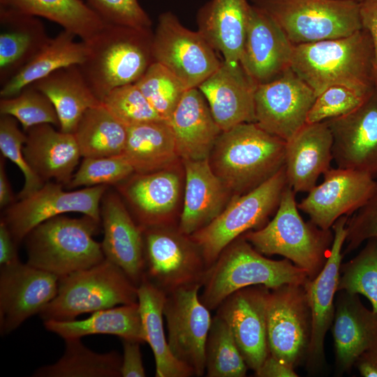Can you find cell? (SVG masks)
Instances as JSON below:
<instances>
[{"label":"cell","instance_id":"6da1fadb","mask_svg":"<svg viewBox=\"0 0 377 377\" xmlns=\"http://www.w3.org/2000/svg\"><path fill=\"white\" fill-rule=\"evenodd\" d=\"M374 65L371 37L361 29L346 37L294 45L290 68L316 96L340 85L366 97L376 88Z\"/></svg>","mask_w":377,"mask_h":377},{"label":"cell","instance_id":"7a4b0ae2","mask_svg":"<svg viewBox=\"0 0 377 377\" xmlns=\"http://www.w3.org/2000/svg\"><path fill=\"white\" fill-rule=\"evenodd\" d=\"M286 142L255 122L222 131L209 157L226 187L236 195L258 186L285 165Z\"/></svg>","mask_w":377,"mask_h":377},{"label":"cell","instance_id":"3957f363","mask_svg":"<svg viewBox=\"0 0 377 377\" xmlns=\"http://www.w3.org/2000/svg\"><path fill=\"white\" fill-rule=\"evenodd\" d=\"M151 29L105 24L84 42L87 54L78 65L101 101L113 89L135 83L154 62Z\"/></svg>","mask_w":377,"mask_h":377},{"label":"cell","instance_id":"277c9868","mask_svg":"<svg viewBox=\"0 0 377 377\" xmlns=\"http://www.w3.org/2000/svg\"><path fill=\"white\" fill-rule=\"evenodd\" d=\"M309 279L307 273L288 259L265 257L242 235L208 267L200 298L210 311L216 310L239 289L262 285L271 290L287 283L304 285Z\"/></svg>","mask_w":377,"mask_h":377},{"label":"cell","instance_id":"5b68a950","mask_svg":"<svg viewBox=\"0 0 377 377\" xmlns=\"http://www.w3.org/2000/svg\"><path fill=\"white\" fill-rule=\"evenodd\" d=\"M260 253L280 255L304 269L313 279L324 267L334 234L311 221L305 222L298 212L295 192L288 185L274 218L263 227L242 235Z\"/></svg>","mask_w":377,"mask_h":377},{"label":"cell","instance_id":"8992f818","mask_svg":"<svg viewBox=\"0 0 377 377\" xmlns=\"http://www.w3.org/2000/svg\"><path fill=\"white\" fill-rule=\"evenodd\" d=\"M101 223L83 215H59L32 229L24 237L27 263L60 277L92 267L105 259L94 237Z\"/></svg>","mask_w":377,"mask_h":377},{"label":"cell","instance_id":"52a82bcc","mask_svg":"<svg viewBox=\"0 0 377 377\" xmlns=\"http://www.w3.org/2000/svg\"><path fill=\"white\" fill-rule=\"evenodd\" d=\"M138 287L117 265L101 263L59 277L56 296L39 313L45 320H72L80 315L138 302Z\"/></svg>","mask_w":377,"mask_h":377},{"label":"cell","instance_id":"ba28073f","mask_svg":"<svg viewBox=\"0 0 377 377\" xmlns=\"http://www.w3.org/2000/svg\"><path fill=\"white\" fill-rule=\"evenodd\" d=\"M293 45L350 36L362 29L359 1L251 0Z\"/></svg>","mask_w":377,"mask_h":377},{"label":"cell","instance_id":"9c48e42d","mask_svg":"<svg viewBox=\"0 0 377 377\" xmlns=\"http://www.w3.org/2000/svg\"><path fill=\"white\" fill-rule=\"evenodd\" d=\"M288 185L283 166L251 191L235 195L216 218L190 235L200 248L207 267L238 237L265 226L268 217L276 211Z\"/></svg>","mask_w":377,"mask_h":377},{"label":"cell","instance_id":"30bf717a","mask_svg":"<svg viewBox=\"0 0 377 377\" xmlns=\"http://www.w3.org/2000/svg\"><path fill=\"white\" fill-rule=\"evenodd\" d=\"M144 278L166 295L182 287L202 285L208 269L202 252L190 235L170 226L142 230Z\"/></svg>","mask_w":377,"mask_h":377},{"label":"cell","instance_id":"8fae6325","mask_svg":"<svg viewBox=\"0 0 377 377\" xmlns=\"http://www.w3.org/2000/svg\"><path fill=\"white\" fill-rule=\"evenodd\" d=\"M152 55L154 61L167 68L187 89L198 88L222 62L200 31L186 28L171 12L158 17Z\"/></svg>","mask_w":377,"mask_h":377},{"label":"cell","instance_id":"7c38bea8","mask_svg":"<svg viewBox=\"0 0 377 377\" xmlns=\"http://www.w3.org/2000/svg\"><path fill=\"white\" fill-rule=\"evenodd\" d=\"M267 329L270 355L293 368L306 361L312 317L304 285L287 283L269 290Z\"/></svg>","mask_w":377,"mask_h":377},{"label":"cell","instance_id":"4fadbf2b","mask_svg":"<svg viewBox=\"0 0 377 377\" xmlns=\"http://www.w3.org/2000/svg\"><path fill=\"white\" fill-rule=\"evenodd\" d=\"M56 182H45L29 196L5 208L2 220L19 244L36 226L57 216L77 212L101 222L100 207L108 186L66 191Z\"/></svg>","mask_w":377,"mask_h":377},{"label":"cell","instance_id":"5bb4252c","mask_svg":"<svg viewBox=\"0 0 377 377\" xmlns=\"http://www.w3.org/2000/svg\"><path fill=\"white\" fill-rule=\"evenodd\" d=\"M201 288L200 283L178 288L166 295L163 306L169 347L195 376L205 373V344L212 320L200 300Z\"/></svg>","mask_w":377,"mask_h":377},{"label":"cell","instance_id":"9a60e30c","mask_svg":"<svg viewBox=\"0 0 377 377\" xmlns=\"http://www.w3.org/2000/svg\"><path fill=\"white\" fill-rule=\"evenodd\" d=\"M316 98L313 89L289 68L277 78L256 86L255 123L287 141L306 124Z\"/></svg>","mask_w":377,"mask_h":377},{"label":"cell","instance_id":"2e32d148","mask_svg":"<svg viewBox=\"0 0 377 377\" xmlns=\"http://www.w3.org/2000/svg\"><path fill=\"white\" fill-rule=\"evenodd\" d=\"M59 276L20 260L0 268V332L8 334L56 296Z\"/></svg>","mask_w":377,"mask_h":377},{"label":"cell","instance_id":"e0dca14e","mask_svg":"<svg viewBox=\"0 0 377 377\" xmlns=\"http://www.w3.org/2000/svg\"><path fill=\"white\" fill-rule=\"evenodd\" d=\"M323 177V182L297 205L299 209L323 229H330L339 217L355 213L377 191L375 177L364 172L330 168Z\"/></svg>","mask_w":377,"mask_h":377},{"label":"cell","instance_id":"ac0fdd59","mask_svg":"<svg viewBox=\"0 0 377 377\" xmlns=\"http://www.w3.org/2000/svg\"><path fill=\"white\" fill-rule=\"evenodd\" d=\"M268 288L251 286L227 297L216 315L228 325L249 369L256 371L269 355L267 309Z\"/></svg>","mask_w":377,"mask_h":377},{"label":"cell","instance_id":"d6986e66","mask_svg":"<svg viewBox=\"0 0 377 377\" xmlns=\"http://www.w3.org/2000/svg\"><path fill=\"white\" fill-rule=\"evenodd\" d=\"M324 121L332 135L338 168L377 176V87L351 112Z\"/></svg>","mask_w":377,"mask_h":377},{"label":"cell","instance_id":"ffe728a7","mask_svg":"<svg viewBox=\"0 0 377 377\" xmlns=\"http://www.w3.org/2000/svg\"><path fill=\"white\" fill-rule=\"evenodd\" d=\"M348 220V216H342L334 223V239L328 259L317 276L304 284L312 317L311 338L305 361L311 373L320 370L325 363L324 341L334 318Z\"/></svg>","mask_w":377,"mask_h":377},{"label":"cell","instance_id":"44dd1931","mask_svg":"<svg viewBox=\"0 0 377 377\" xmlns=\"http://www.w3.org/2000/svg\"><path fill=\"white\" fill-rule=\"evenodd\" d=\"M293 47L278 24L251 4L240 64L256 86L290 68Z\"/></svg>","mask_w":377,"mask_h":377},{"label":"cell","instance_id":"7402d4cb","mask_svg":"<svg viewBox=\"0 0 377 377\" xmlns=\"http://www.w3.org/2000/svg\"><path fill=\"white\" fill-rule=\"evenodd\" d=\"M105 258L121 268L138 287L144 278L143 231L120 196L108 188L100 207Z\"/></svg>","mask_w":377,"mask_h":377},{"label":"cell","instance_id":"603a6c76","mask_svg":"<svg viewBox=\"0 0 377 377\" xmlns=\"http://www.w3.org/2000/svg\"><path fill=\"white\" fill-rule=\"evenodd\" d=\"M256 88L241 64L233 66L223 60L198 87L222 131L242 123L255 122Z\"/></svg>","mask_w":377,"mask_h":377},{"label":"cell","instance_id":"cb8c5ba5","mask_svg":"<svg viewBox=\"0 0 377 377\" xmlns=\"http://www.w3.org/2000/svg\"><path fill=\"white\" fill-rule=\"evenodd\" d=\"M337 292L331 327L336 372L341 376L377 343V313L364 306L358 294L343 290Z\"/></svg>","mask_w":377,"mask_h":377},{"label":"cell","instance_id":"d4e9b609","mask_svg":"<svg viewBox=\"0 0 377 377\" xmlns=\"http://www.w3.org/2000/svg\"><path fill=\"white\" fill-rule=\"evenodd\" d=\"M333 138L325 121L306 124L286 142L288 184L295 193L309 192L330 169Z\"/></svg>","mask_w":377,"mask_h":377},{"label":"cell","instance_id":"484cf974","mask_svg":"<svg viewBox=\"0 0 377 377\" xmlns=\"http://www.w3.org/2000/svg\"><path fill=\"white\" fill-rule=\"evenodd\" d=\"M25 133L22 150L30 168L45 183L54 180L66 186L82 157L74 134L57 131L49 124L34 126Z\"/></svg>","mask_w":377,"mask_h":377},{"label":"cell","instance_id":"4316f807","mask_svg":"<svg viewBox=\"0 0 377 377\" xmlns=\"http://www.w3.org/2000/svg\"><path fill=\"white\" fill-rule=\"evenodd\" d=\"M117 190L128 202L137 217V223L145 228L170 226L168 219L179 195V178L168 169L134 173L117 184Z\"/></svg>","mask_w":377,"mask_h":377},{"label":"cell","instance_id":"83f0119b","mask_svg":"<svg viewBox=\"0 0 377 377\" xmlns=\"http://www.w3.org/2000/svg\"><path fill=\"white\" fill-rule=\"evenodd\" d=\"M168 122L182 161L209 158L222 132L198 88L186 90Z\"/></svg>","mask_w":377,"mask_h":377},{"label":"cell","instance_id":"f1b7e54d","mask_svg":"<svg viewBox=\"0 0 377 377\" xmlns=\"http://www.w3.org/2000/svg\"><path fill=\"white\" fill-rule=\"evenodd\" d=\"M186 182L179 230L191 235L216 218L230 192L213 171L209 158L184 160Z\"/></svg>","mask_w":377,"mask_h":377},{"label":"cell","instance_id":"f546056e","mask_svg":"<svg viewBox=\"0 0 377 377\" xmlns=\"http://www.w3.org/2000/svg\"><path fill=\"white\" fill-rule=\"evenodd\" d=\"M50 39L38 17L0 6V86L25 67Z\"/></svg>","mask_w":377,"mask_h":377},{"label":"cell","instance_id":"4dcf8cb0","mask_svg":"<svg viewBox=\"0 0 377 377\" xmlns=\"http://www.w3.org/2000/svg\"><path fill=\"white\" fill-rule=\"evenodd\" d=\"M250 7L248 0H210L198 11V31L228 64H240Z\"/></svg>","mask_w":377,"mask_h":377},{"label":"cell","instance_id":"1f68e13d","mask_svg":"<svg viewBox=\"0 0 377 377\" xmlns=\"http://www.w3.org/2000/svg\"><path fill=\"white\" fill-rule=\"evenodd\" d=\"M31 84L52 103L63 132L73 133L84 112L101 103L78 65L59 68Z\"/></svg>","mask_w":377,"mask_h":377},{"label":"cell","instance_id":"d6a6232c","mask_svg":"<svg viewBox=\"0 0 377 377\" xmlns=\"http://www.w3.org/2000/svg\"><path fill=\"white\" fill-rule=\"evenodd\" d=\"M138 303L145 342L154 354L156 377H190L193 370L172 354L163 327L166 294L143 279L138 286Z\"/></svg>","mask_w":377,"mask_h":377},{"label":"cell","instance_id":"836d02e7","mask_svg":"<svg viewBox=\"0 0 377 377\" xmlns=\"http://www.w3.org/2000/svg\"><path fill=\"white\" fill-rule=\"evenodd\" d=\"M43 324L64 339L110 334L121 340L145 342L138 302L99 310L84 320H45Z\"/></svg>","mask_w":377,"mask_h":377},{"label":"cell","instance_id":"e575fe53","mask_svg":"<svg viewBox=\"0 0 377 377\" xmlns=\"http://www.w3.org/2000/svg\"><path fill=\"white\" fill-rule=\"evenodd\" d=\"M123 154L138 174L168 169L179 158L172 131L165 120L128 127Z\"/></svg>","mask_w":377,"mask_h":377},{"label":"cell","instance_id":"d590c367","mask_svg":"<svg viewBox=\"0 0 377 377\" xmlns=\"http://www.w3.org/2000/svg\"><path fill=\"white\" fill-rule=\"evenodd\" d=\"M75 36L63 30L50 39L45 47L17 74L1 87L0 98L17 95L25 87L67 66L80 65L87 54L84 41H75Z\"/></svg>","mask_w":377,"mask_h":377},{"label":"cell","instance_id":"8d00e7d4","mask_svg":"<svg viewBox=\"0 0 377 377\" xmlns=\"http://www.w3.org/2000/svg\"><path fill=\"white\" fill-rule=\"evenodd\" d=\"M0 6L54 22L84 42L106 24L84 0H0Z\"/></svg>","mask_w":377,"mask_h":377},{"label":"cell","instance_id":"74e56055","mask_svg":"<svg viewBox=\"0 0 377 377\" xmlns=\"http://www.w3.org/2000/svg\"><path fill=\"white\" fill-rule=\"evenodd\" d=\"M82 157H103L124 154L128 128L101 103L88 109L73 133Z\"/></svg>","mask_w":377,"mask_h":377},{"label":"cell","instance_id":"f35d334b","mask_svg":"<svg viewBox=\"0 0 377 377\" xmlns=\"http://www.w3.org/2000/svg\"><path fill=\"white\" fill-rule=\"evenodd\" d=\"M65 350L54 363L38 368L34 377H121L122 357L117 351L96 353L80 339H66Z\"/></svg>","mask_w":377,"mask_h":377},{"label":"cell","instance_id":"ab89813d","mask_svg":"<svg viewBox=\"0 0 377 377\" xmlns=\"http://www.w3.org/2000/svg\"><path fill=\"white\" fill-rule=\"evenodd\" d=\"M248 367L227 323L216 315L205 344L207 377H244Z\"/></svg>","mask_w":377,"mask_h":377},{"label":"cell","instance_id":"60d3db41","mask_svg":"<svg viewBox=\"0 0 377 377\" xmlns=\"http://www.w3.org/2000/svg\"><path fill=\"white\" fill-rule=\"evenodd\" d=\"M135 84L159 116L167 121L188 89L171 71L156 61Z\"/></svg>","mask_w":377,"mask_h":377},{"label":"cell","instance_id":"b9f144b4","mask_svg":"<svg viewBox=\"0 0 377 377\" xmlns=\"http://www.w3.org/2000/svg\"><path fill=\"white\" fill-rule=\"evenodd\" d=\"M365 296L377 313V238L367 240L353 259L341 265L338 290Z\"/></svg>","mask_w":377,"mask_h":377},{"label":"cell","instance_id":"7bdbcfd3","mask_svg":"<svg viewBox=\"0 0 377 377\" xmlns=\"http://www.w3.org/2000/svg\"><path fill=\"white\" fill-rule=\"evenodd\" d=\"M0 114L15 118L24 132L43 124L59 128V121L52 103L33 84L25 87L15 96L1 98Z\"/></svg>","mask_w":377,"mask_h":377},{"label":"cell","instance_id":"ee69618b","mask_svg":"<svg viewBox=\"0 0 377 377\" xmlns=\"http://www.w3.org/2000/svg\"><path fill=\"white\" fill-rule=\"evenodd\" d=\"M134 173L133 166L124 154L84 157L66 188L117 185Z\"/></svg>","mask_w":377,"mask_h":377},{"label":"cell","instance_id":"f6af8a7d","mask_svg":"<svg viewBox=\"0 0 377 377\" xmlns=\"http://www.w3.org/2000/svg\"><path fill=\"white\" fill-rule=\"evenodd\" d=\"M109 112L127 128L164 120L134 84L117 87L101 101Z\"/></svg>","mask_w":377,"mask_h":377},{"label":"cell","instance_id":"bcb514c9","mask_svg":"<svg viewBox=\"0 0 377 377\" xmlns=\"http://www.w3.org/2000/svg\"><path fill=\"white\" fill-rule=\"evenodd\" d=\"M17 120L12 116L1 114L0 151L4 158L14 163L24 175V186L17 195L18 200L36 191L45 184L30 168L23 154L27 135L22 132Z\"/></svg>","mask_w":377,"mask_h":377},{"label":"cell","instance_id":"7dc6e473","mask_svg":"<svg viewBox=\"0 0 377 377\" xmlns=\"http://www.w3.org/2000/svg\"><path fill=\"white\" fill-rule=\"evenodd\" d=\"M366 97L343 86L330 87L316 96L307 114L306 124L346 114L360 105Z\"/></svg>","mask_w":377,"mask_h":377},{"label":"cell","instance_id":"c3c4849f","mask_svg":"<svg viewBox=\"0 0 377 377\" xmlns=\"http://www.w3.org/2000/svg\"><path fill=\"white\" fill-rule=\"evenodd\" d=\"M84 1L106 24L151 29V19L138 0Z\"/></svg>","mask_w":377,"mask_h":377},{"label":"cell","instance_id":"681fc988","mask_svg":"<svg viewBox=\"0 0 377 377\" xmlns=\"http://www.w3.org/2000/svg\"><path fill=\"white\" fill-rule=\"evenodd\" d=\"M372 238H377V191L350 219L348 217L343 255Z\"/></svg>","mask_w":377,"mask_h":377},{"label":"cell","instance_id":"f907efd6","mask_svg":"<svg viewBox=\"0 0 377 377\" xmlns=\"http://www.w3.org/2000/svg\"><path fill=\"white\" fill-rule=\"evenodd\" d=\"M121 377H145V371L140 348L141 343L122 339Z\"/></svg>","mask_w":377,"mask_h":377},{"label":"cell","instance_id":"816d5d0a","mask_svg":"<svg viewBox=\"0 0 377 377\" xmlns=\"http://www.w3.org/2000/svg\"><path fill=\"white\" fill-rule=\"evenodd\" d=\"M362 29L371 37L374 47V82L377 87V0H359Z\"/></svg>","mask_w":377,"mask_h":377},{"label":"cell","instance_id":"f5cc1de1","mask_svg":"<svg viewBox=\"0 0 377 377\" xmlns=\"http://www.w3.org/2000/svg\"><path fill=\"white\" fill-rule=\"evenodd\" d=\"M258 377H297L295 368L269 355L260 367L254 372Z\"/></svg>","mask_w":377,"mask_h":377},{"label":"cell","instance_id":"db71d44e","mask_svg":"<svg viewBox=\"0 0 377 377\" xmlns=\"http://www.w3.org/2000/svg\"><path fill=\"white\" fill-rule=\"evenodd\" d=\"M18 244L15 241L6 223L0 221V265H7L19 260Z\"/></svg>","mask_w":377,"mask_h":377},{"label":"cell","instance_id":"11a10c76","mask_svg":"<svg viewBox=\"0 0 377 377\" xmlns=\"http://www.w3.org/2000/svg\"><path fill=\"white\" fill-rule=\"evenodd\" d=\"M354 366L362 376L377 377V343L362 353Z\"/></svg>","mask_w":377,"mask_h":377},{"label":"cell","instance_id":"9f6ffc18","mask_svg":"<svg viewBox=\"0 0 377 377\" xmlns=\"http://www.w3.org/2000/svg\"><path fill=\"white\" fill-rule=\"evenodd\" d=\"M16 200L5 170V161L1 155L0 158V207L6 208Z\"/></svg>","mask_w":377,"mask_h":377},{"label":"cell","instance_id":"6f0895ef","mask_svg":"<svg viewBox=\"0 0 377 377\" xmlns=\"http://www.w3.org/2000/svg\"><path fill=\"white\" fill-rule=\"evenodd\" d=\"M356 1H359V0H356Z\"/></svg>","mask_w":377,"mask_h":377}]
</instances>
